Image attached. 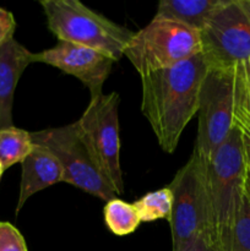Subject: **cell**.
Segmentation results:
<instances>
[{
	"label": "cell",
	"mask_w": 250,
	"mask_h": 251,
	"mask_svg": "<svg viewBox=\"0 0 250 251\" xmlns=\"http://www.w3.org/2000/svg\"><path fill=\"white\" fill-rule=\"evenodd\" d=\"M243 75V80H244V86H245V92H247V98L248 102H249L250 107V66H238Z\"/></svg>",
	"instance_id": "cell-22"
},
{
	"label": "cell",
	"mask_w": 250,
	"mask_h": 251,
	"mask_svg": "<svg viewBox=\"0 0 250 251\" xmlns=\"http://www.w3.org/2000/svg\"><path fill=\"white\" fill-rule=\"evenodd\" d=\"M208 65L202 53L141 77V112L167 153L176 150L181 134L198 114L201 86Z\"/></svg>",
	"instance_id": "cell-1"
},
{
	"label": "cell",
	"mask_w": 250,
	"mask_h": 251,
	"mask_svg": "<svg viewBox=\"0 0 250 251\" xmlns=\"http://www.w3.org/2000/svg\"><path fill=\"white\" fill-rule=\"evenodd\" d=\"M234 102L235 68L208 66L201 86L198 136L194 146L207 162L232 130Z\"/></svg>",
	"instance_id": "cell-8"
},
{
	"label": "cell",
	"mask_w": 250,
	"mask_h": 251,
	"mask_svg": "<svg viewBox=\"0 0 250 251\" xmlns=\"http://www.w3.org/2000/svg\"><path fill=\"white\" fill-rule=\"evenodd\" d=\"M48 28L59 42L88 47L119 61L134 32L78 0H42Z\"/></svg>",
	"instance_id": "cell-3"
},
{
	"label": "cell",
	"mask_w": 250,
	"mask_h": 251,
	"mask_svg": "<svg viewBox=\"0 0 250 251\" xmlns=\"http://www.w3.org/2000/svg\"><path fill=\"white\" fill-rule=\"evenodd\" d=\"M103 213L108 229L118 237L131 234L141 223V218L135 206L118 198L105 203Z\"/></svg>",
	"instance_id": "cell-15"
},
{
	"label": "cell",
	"mask_w": 250,
	"mask_h": 251,
	"mask_svg": "<svg viewBox=\"0 0 250 251\" xmlns=\"http://www.w3.org/2000/svg\"><path fill=\"white\" fill-rule=\"evenodd\" d=\"M169 189L173 205L169 218L172 251H184L202 233L211 230L207 161L194 149L190 158L175 174Z\"/></svg>",
	"instance_id": "cell-4"
},
{
	"label": "cell",
	"mask_w": 250,
	"mask_h": 251,
	"mask_svg": "<svg viewBox=\"0 0 250 251\" xmlns=\"http://www.w3.org/2000/svg\"><path fill=\"white\" fill-rule=\"evenodd\" d=\"M201 33L169 19L154 16L134 32L124 55L140 76L171 68L201 53Z\"/></svg>",
	"instance_id": "cell-5"
},
{
	"label": "cell",
	"mask_w": 250,
	"mask_h": 251,
	"mask_svg": "<svg viewBox=\"0 0 250 251\" xmlns=\"http://www.w3.org/2000/svg\"><path fill=\"white\" fill-rule=\"evenodd\" d=\"M247 163L239 131L229 135L207 162L211 230L220 251H228L230 235L244 198Z\"/></svg>",
	"instance_id": "cell-2"
},
{
	"label": "cell",
	"mask_w": 250,
	"mask_h": 251,
	"mask_svg": "<svg viewBox=\"0 0 250 251\" xmlns=\"http://www.w3.org/2000/svg\"><path fill=\"white\" fill-rule=\"evenodd\" d=\"M2 173H4V168H2V166H1V163H0V178H1V176H2Z\"/></svg>",
	"instance_id": "cell-24"
},
{
	"label": "cell",
	"mask_w": 250,
	"mask_h": 251,
	"mask_svg": "<svg viewBox=\"0 0 250 251\" xmlns=\"http://www.w3.org/2000/svg\"><path fill=\"white\" fill-rule=\"evenodd\" d=\"M132 205L136 208L141 222H152V221L163 220V218L169 221L172 205H173L172 190L168 186V188L152 191L142 196Z\"/></svg>",
	"instance_id": "cell-17"
},
{
	"label": "cell",
	"mask_w": 250,
	"mask_h": 251,
	"mask_svg": "<svg viewBox=\"0 0 250 251\" xmlns=\"http://www.w3.org/2000/svg\"><path fill=\"white\" fill-rule=\"evenodd\" d=\"M184 251H220L217 244L215 242V238L211 233L205 232L199 235L188 248Z\"/></svg>",
	"instance_id": "cell-21"
},
{
	"label": "cell",
	"mask_w": 250,
	"mask_h": 251,
	"mask_svg": "<svg viewBox=\"0 0 250 251\" xmlns=\"http://www.w3.org/2000/svg\"><path fill=\"white\" fill-rule=\"evenodd\" d=\"M208 66H250V0H222L201 31Z\"/></svg>",
	"instance_id": "cell-7"
},
{
	"label": "cell",
	"mask_w": 250,
	"mask_h": 251,
	"mask_svg": "<svg viewBox=\"0 0 250 251\" xmlns=\"http://www.w3.org/2000/svg\"><path fill=\"white\" fill-rule=\"evenodd\" d=\"M244 193L247 194L248 198H250V168H249V167H247V171H245Z\"/></svg>",
	"instance_id": "cell-23"
},
{
	"label": "cell",
	"mask_w": 250,
	"mask_h": 251,
	"mask_svg": "<svg viewBox=\"0 0 250 251\" xmlns=\"http://www.w3.org/2000/svg\"><path fill=\"white\" fill-rule=\"evenodd\" d=\"M0 251H28L20 230L9 222H0Z\"/></svg>",
	"instance_id": "cell-19"
},
{
	"label": "cell",
	"mask_w": 250,
	"mask_h": 251,
	"mask_svg": "<svg viewBox=\"0 0 250 251\" xmlns=\"http://www.w3.org/2000/svg\"><path fill=\"white\" fill-rule=\"evenodd\" d=\"M228 251H250V198L244 193Z\"/></svg>",
	"instance_id": "cell-18"
},
{
	"label": "cell",
	"mask_w": 250,
	"mask_h": 251,
	"mask_svg": "<svg viewBox=\"0 0 250 251\" xmlns=\"http://www.w3.org/2000/svg\"><path fill=\"white\" fill-rule=\"evenodd\" d=\"M33 147L31 132L11 126L0 130V163L4 171L22 163Z\"/></svg>",
	"instance_id": "cell-14"
},
{
	"label": "cell",
	"mask_w": 250,
	"mask_h": 251,
	"mask_svg": "<svg viewBox=\"0 0 250 251\" xmlns=\"http://www.w3.org/2000/svg\"><path fill=\"white\" fill-rule=\"evenodd\" d=\"M119 95L110 92L90 100L83 114L76 123L81 141L91 159L112 185L117 195L124 193L120 167Z\"/></svg>",
	"instance_id": "cell-6"
},
{
	"label": "cell",
	"mask_w": 250,
	"mask_h": 251,
	"mask_svg": "<svg viewBox=\"0 0 250 251\" xmlns=\"http://www.w3.org/2000/svg\"><path fill=\"white\" fill-rule=\"evenodd\" d=\"M21 183L17 199L16 213L26 201L38 191L63 181V169L49 150L33 144L32 151L21 163Z\"/></svg>",
	"instance_id": "cell-12"
},
{
	"label": "cell",
	"mask_w": 250,
	"mask_h": 251,
	"mask_svg": "<svg viewBox=\"0 0 250 251\" xmlns=\"http://www.w3.org/2000/svg\"><path fill=\"white\" fill-rule=\"evenodd\" d=\"M16 21L14 15L4 7H0V47L11 38H14Z\"/></svg>",
	"instance_id": "cell-20"
},
{
	"label": "cell",
	"mask_w": 250,
	"mask_h": 251,
	"mask_svg": "<svg viewBox=\"0 0 250 251\" xmlns=\"http://www.w3.org/2000/svg\"><path fill=\"white\" fill-rule=\"evenodd\" d=\"M31 136L33 144L46 147L58 159L63 169V181L105 202L117 198L114 189L91 159L76 123L31 132Z\"/></svg>",
	"instance_id": "cell-9"
},
{
	"label": "cell",
	"mask_w": 250,
	"mask_h": 251,
	"mask_svg": "<svg viewBox=\"0 0 250 251\" xmlns=\"http://www.w3.org/2000/svg\"><path fill=\"white\" fill-rule=\"evenodd\" d=\"M33 63V53L15 38L0 47V130L14 126V96L25 69Z\"/></svg>",
	"instance_id": "cell-11"
},
{
	"label": "cell",
	"mask_w": 250,
	"mask_h": 251,
	"mask_svg": "<svg viewBox=\"0 0 250 251\" xmlns=\"http://www.w3.org/2000/svg\"><path fill=\"white\" fill-rule=\"evenodd\" d=\"M233 126L239 131L243 153L247 167L250 168V107L245 92L244 80L239 68H235V102L233 110Z\"/></svg>",
	"instance_id": "cell-16"
},
{
	"label": "cell",
	"mask_w": 250,
	"mask_h": 251,
	"mask_svg": "<svg viewBox=\"0 0 250 251\" xmlns=\"http://www.w3.org/2000/svg\"><path fill=\"white\" fill-rule=\"evenodd\" d=\"M33 63H43L75 76L88 88L91 100L103 95L102 88L112 71L114 59L88 47L59 42L41 53H33Z\"/></svg>",
	"instance_id": "cell-10"
},
{
	"label": "cell",
	"mask_w": 250,
	"mask_h": 251,
	"mask_svg": "<svg viewBox=\"0 0 250 251\" xmlns=\"http://www.w3.org/2000/svg\"><path fill=\"white\" fill-rule=\"evenodd\" d=\"M222 0H161L154 16L173 20L201 33Z\"/></svg>",
	"instance_id": "cell-13"
}]
</instances>
